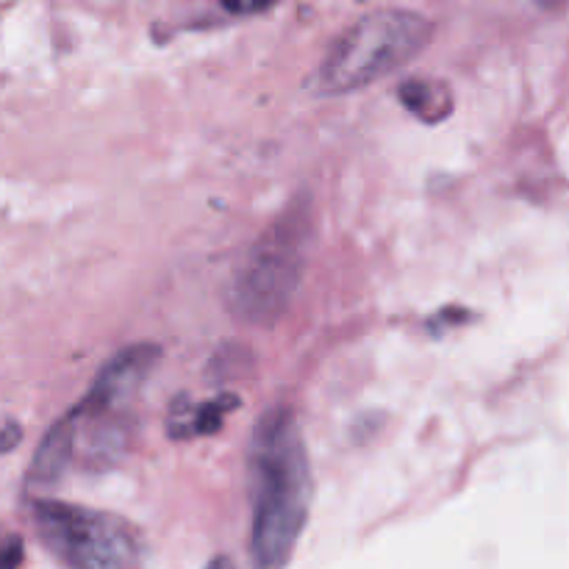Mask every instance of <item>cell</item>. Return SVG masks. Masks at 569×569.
Returning <instances> with one entry per match:
<instances>
[{
	"label": "cell",
	"instance_id": "7c38bea8",
	"mask_svg": "<svg viewBox=\"0 0 569 569\" xmlns=\"http://www.w3.org/2000/svg\"><path fill=\"white\" fill-rule=\"evenodd\" d=\"M531 3H537L539 9H548V11H559L561 6L567 3V0H531Z\"/></svg>",
	"mask_w": 569,
	"mask_h": 569
},
{
	"label": "cell",
	"instance_id": "5b68a950",
	"mask_svg": "<svg viewBox=\"0 0 569 569\" xmlns=\"http://www.w3.org/2000/svg\"><path fill=\"white\" fill-rule=\"evenodd\" d=\"M161 361V348L150 342L128 345L120 353L111 356L103 367H100L98 378L89 387L87 398L81 400V409L87 411H103V415H120L133 400V395L142 389L150 372Z\"/></svg>",
	"mask_w": 569,
	"mask_h": 569
},
{
	"label": "cell",
	"instance_id": "30bf717a",
	"mask_svg": "<svg viewBox=\"0 0 569 569\" xmlns=\"http://www.w3.org/2000/svg\"><path fill=\"white\" fill-rule=\"evenodd\" d=\"M231 14H259V11L270 9L276 0H220Z\"/></svg>",
	"mask_w": 569,
	"mask_h": 569
},
{
	"label": "cell",
	"instance_id": "8fae6325",
	"mask_svg": "<svg viewBox=\"0 0 569 569\" xmlns=\"http://www.w3.org/2000/svg\"><path fill=\"white\" fill-rule=\"evenodd\" d=\"M20 437H22L20 426H17V422H9V426L0 431V453H6V450L14 448V445L20 442Z\"/></svg>",
	"mask_w": 569,
	"mask_h": 569
},
{
	"label": "cell",
	"instance_id": "ba28073f",
	"mask_svg": "<svg viewBox=\"0 0 569 569\" xmlns=\"http://www.w3.org/2000/svg\"><path fill=\"white\" fill-rule=\"evenodd\" d=\"M181 406L183 411L176 406L170 415L172 437H206V433L220 431L228 411H233L239 406V398H233V395H220V398L209 400V403L203 406H189L183 403V400Z\"/></svg>",
	"mask_w": 569,
	"mask_h": 569
},
{
	"label": "cell",
	"instance_id": "6da1fadb",
	"mask_svg": "<svg viewBox=\"0 0 569 569\" xmlns=\"http://www.w3.org/2000/svg\"><path fill=\"white\" fill-rule=\"evenodd\" d=\"M253 522L250 559L256 569H287L309 520L315 478L298 417L287 406L267 411L253 428L248 453Z\"/></svg>",
	"mask_w": 569,
	"mask_h": 569
},
{
	"label": "cell",
	"instance_id": "8992f818",
	"mask_svg": "<svg viewBox=\"0 0 569 569\" xmlns=\"http://www.w3.org/2000/svg\"><path fill=\"white\" fill-rule=\"evenodd\" d=\"M72 461H76V420H72V415H64L39 442L31 470H28V487H53L67 476Z\"/></svg>",
	"mask_w": 569,
	"mask_h": 569
},
{
	"label": "cell",
	"instance_id": "3957f363",
	"mask_svg": "<svg viewBox=\"0 0 569 569\" xmlns=\"http://www.w3.org/2000/svg\"><path fill=\"white\" fill-rule=\"evenodd\" d=\"M309 222V211L295 209L256 239L231 283L228 306L237 320L267 328L287 311L303 278Z\"/></svg>",
	"mask_w": 569,
	"mask_h": 569
},
{
	"label": "cell",
	"instance_id": "277c9868",
	"mask_svg": "<svg viewBox=\"0 0 569 569\" xmlns=\"http://www.w3.org/2000/svg\"><path fill=\"white\" fill-rule=\"evenodd\" d=\"M31 522L67 569H142V537L122 517L61 500H33Z\"/></svg>",
	"mask_w": 569,
	"mask_h": 569
},
{
	"label": "cell",
	"instance_id": "52a82bcc",
	"mask_svg": "<svg viewBox=\"0 0 569 569\" xmlns=\"http://www.w3.org/2000/svg\"><path fill=\"white\" fill-rule=\"evenodd\" d=\"M398 98L406 106V111L415 114L420 122H426V126H439L456 109L453 89L445 81H439V78L428 76H417L400 83Z\"/></svg>",
	"mask_w": 569,
	"mask_h": 569
},
{
	"label": "cell",
	"instance_id": "7a4b0ae2",
	"mask_svg": "<svg viewBox=\"0 0 569 569\" xmlns=\"http://www.w3.org/2000/svg\"><path fill=\"white\" fill-rule=\"evenodd\" d=\"M431 20L409 9H381L361 17L333 42L315 76L320 94H348L365 89L428 48Z\"/></svg>",
	"mask_w": 569,
	"mask_h": 569
},
{
	"label": "cell",
	"instance_id": "9c48e42d",
	"mask_svg": "<svg viewBox=\"0 0 569 569\" xmlns=\"http://www.w3.org/2000/svg\"><path fill=\"white\" fill-rule=\"evenodd\" d=\"M26 559V548L17 533L0 531V569H20Z\"/></svg>",
	"mask_w": 569,
	"mask_h": 569
}]
</instances>
